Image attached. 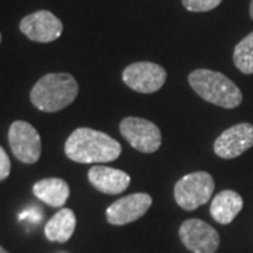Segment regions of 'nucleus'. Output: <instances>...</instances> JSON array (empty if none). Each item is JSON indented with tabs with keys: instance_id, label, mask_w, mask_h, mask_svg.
Segmentation results:
<instances>
[{
	"instance_id": "412c9836",
	"label": "nucleus",
	"mask_w": 253,
	"mask_h": 253,
	"mask_svg": "<svg viewBox=\"0 0 253 253\" xmlns=\"http://www.w3.org/2000/svg\"><path fill=\"white\" fill-rule=\"evenodd\" d=\"M0 253H9V252H7V251H6L4 248H1V246H0Z\"/></svg>"
},
{
	"instance_id": "4468645a",
	"label": "nucleus",
	"mask_w": 253,
	"mask_h": 253,
	"mask_svg": "<svg viewBox=\"0 0 253 253\" xmlns=\"http://www.w3.org/2000/svg\"><path fill=\"white\" fill-rule=\"evenodd\" d=\"M37 199L44 201L51 207H62L71 196L68 183L58 177H49L37 181L33 187Z\"/></svg>"
},
{
	"instance_id": "39448f33",
	"label": "nucleus",
	"mask_w": 253,
	"mask_h": 253,
	"mask_svg": "<svg viewBox=\"0 0 253 253\" xmlns=\"http://www.w3.org/2000/svg\"><path fill=\"white\" fill-rule=\"evenodd\" d=\"M120 132L134 149L152 154L162 144L161 129L152 121L139 117H126L120 123Z\"/></svg>"
},
{
	"instance_id": "423d86ee",
	"label": "nucleus",
	"mask_w": 253,
	"mask_h": 253,
	"mask_svg": "<svg viewBox=\"0 0 253 253\" xmlns=\"http://www.w3.org/2000/svg\"><path fill=\"white\" fill-rule=\"evenodd\" d=\"M166 78V71L154 62L131 63L123 72V81L129 89L146 94L159 90L165 84Z\"/></svg>"
},
{
	"instance_id": "6e6552de",
	"label": "nucleus",
	"mask_w": 253,
	"mask_h": 253,
	"mask_svg": "<svg viewBox=\"0 0 253 253\" xmlns=\"http://www.w3.org/2000/svg\"><path fill=\"white\" fill-rule=\"evenodd\" d=\"M179 235L183 245L193 253H215L219 246L217 231L197 218L184 221L180 225Z\"/></svg>"
},
{
	"instance_id": "ddd939ff",
	"label": "nucleus",
	"mask_w": 253,
	"mask_h": 253,
	"mask_svg": "<svg viewBox=\"0 0 253 253\" xmlns=\"http://www.w3.org/2000/svg\"><path fill=\"white\" fill-rule=\"evenodd\" d=\"M244 208V199L234 190H224L218 193L211 201V217L221 225L231 224Z\"/></svg>"
},
{
	"instance_id": "f03ea898",
	"label": "nucleus",
	"mask_w": 253,
	"mask_h": 253,
	"mask_svg": "<svg viewBox=\"0 0 253 253\" xmlns=\"http://www.w3.org/2000/svg\"><path fill=\"white\" fill-rule=\"evenodd\" d=\"M79 84L69 73H48L37 82L30 99L37 109L45 113L61 111L78 97Z\"/></svg>"
},
{
	"instance_id": "dca6fc26",
	"label": "nucleus",
	"mask_w": 253,
	"mask_h": 253,
	"mask_svg": "<svg viewBox=\"0 0 253 253\" xmlns=\"http://www.w3.org/2000/svg\"><path fill=\"white\" fill-rule=\"evenodd\" d=\"M234 63L245 75L253 73V33L248 34L236 44L234 49Z\"/></svg>"
},
{
	"instance_id": "1a4fd4ad",
	"label": "nucleus",
	"mask_w": 253,
	"mask_h": 253,
	"mask_svg": "<svg viewBox=\"0 0 253 253\" xmlns=\"http://www.w3.org/2000/svg\"><path fill=\"white\" fill-rule=\"evenodd\" d=\"M20 30L36 42H52L62 34V21L48 10L31 13L20 21Z\"/></svg>"
},
{
	"instance_id": "7ed1b4c3",
	"label": "nucleus",
	"mask_w": 253,
	"mask_h": 253,
	"mask_svg": "<svg viewBox=\"0 0 253 253\" xmlns=\"http://www.w3.org/2000/svg\"><path fill=\"white\" fill-rule=\"evenodd\" d=\"M193 90L211 104L222 109H235L242 103V91L224 73L196 69L189 75Z\"/></svg>"
},
{
	"instance_id": "9b49d317",
	"label": "nucleus",
	"mask_w": 253,
	"mask_h": 253,
	"mask_svg": "<svg viewBox=\"0 0 253 253\" xmlns=\"http://www.w3.org/2000/svg\"><path fill=\"white\" fill-rule=\"evenodd\" d=\"M152 206V197L146 193H134L114 201L106 211L107 221L111 225H126L134 222Z\"/></svg>"
},
{
	"instance_id": "a211bd4d",
	"label": "nucleus",
	"mask_w": 253,
	"mask_h": 253,
	"mask_svg": "<svg viewBox=\"0 0 253 253\" xmlns=\"http://www.w3.org/2000/svg\"><path fill=\"white\" fill-rule=\"evenodd\" d=\"M10 168H11V163L6 151L0 146V181L7 179V176L10 174Z\"/></svg>"
},
{
	"instance_id": "f8f14e48",
	"label": "nucleus",
	"mask_w": 253,
	"mask_h": 253,
	"mask_svg": "<svg viewBox=\"0 0 253 253\" xmlns=\"http://www.w3.org/2000/svg\"><path fill=\"white\" fill-rule=\"evenodd\" d=\"M87 177L91 186L104 194H120L129 186L131 181L129 174L126 172L103 165L90 168Z\"/></svg>"
},
{
	"instance_id": "9d476101",
	"label": "nucleus",
	"mask_w": 253,
	"mask_h": 253,
	"mask_svg": "<svg viewBox=\"0 0 253 253\" xmlns=\"http://www.w3.org/2000/svg\"><path fill=\"white\" fill-rule=\"evenodd\" d=\"M253 146V126L241 123L225 129L214 142V152L222 159H234Z\"/></svg>"
},
{
	"instance_id": "6ab92c4d",
	"label": "nucleus",
	"mask_w": 253,
	"mask_h": 253,
	"mask_svg": "<svg viewBox=\"0 0 253 253\" xmlns=\"http://www.w3.org/2000/svg\"><path fill=\"white\" fill-rule=\"evenodd\" d=\"M24 218H31V221H40L41 219V212L38 208H30L26 210L23 214H20V219H24Z\"/></svg>"
},
{
	"instance_id": "f3484780",
	"label": "nucleus",
	"mask_w": 253,
	"mask_h": 253,
	"mask_svg": "<svg viewBox=\"0 0 253 253\" xmlns=\"http://www.w3.org/2000/svg\"><path fill=\"white\" fill-rule=\"evenodd\" d=\"M181 1H183V6L189 11L203 13V11H210L218 7L222 0H181Z\"/></svg>"
},
{
	"instance_id": "2eb2a0df",
	"label": "nucleus",
	"mask_w": 253,
	"mask_h": 253,
	"mask_svg": "<svg viewBox=\"0 0 253 253\" xmlns=\"http://www.w3.org/2000/svg\"><path fill=\"white\" fill-rule=\"evenodd\" d=\"M75 228H76L75 212L71 208H62L46 222L44 234L48 241L65 244L72 238Z\"/></svg>"
},
{
	"instance_id": "0eeeda50",
	"label": "nucleus",
	"mask_w": 253,
	"mask_h": 253,
	"mask_svg": "<svg viewBox=\"0 0 253 253\" xmlns=\"http://www.w3.org/2000/svg\"><path fill=\"white\" fill-rule=\"evenodd\" d=\"M9 144L20 162L36 163L41 156V138L30 123L14 121L10 126Z\"/></svg>"
},
{
	"instance_id": "4be33fe9",
	"label": "nucleus",
	"mask_w": 253,
	"mask_h": 253,
	"mask_svg": "<svg viewBox=\"0 0 253 253\" xmlns=\"http://www.w3.org/2000/svg\"><path fill=\"white\" fill-rule=\"evenodd\" d=\"M0 42H1V34H0Z\"/></svg>"
},
{
	"instance_id": "aec40b11",
	"label": "nucleus",
	"mask_w": 253,
	"mask_h": 253,
	"mask_svg": "<svg viewBox=\"0 0 253 253\" xmlns=\"http://www.w3.org/2000/svg\"><path fill=\"white\" fill-rule=\"evenodd\" d=\"M249 16L253 20V0H251V6H249Z\"/></svg>"
},
{
	"instance_id": "20e7f679",
	"label": "nucleus",
	"mask_w": 253,
	"mask_h": 253,
	"mask_svg": "<svg viewBox=\"0 0 253 253\" xmlns=\"http://www.w3.org/2000/svg\"><path fill=\"white\" fill-rule=\"evenodd\" d=\"M215 189L212 176L207 172H193L174 184V200L186 211H193L211 200Z\"/></svg>"
},
{
	"instance_id": "f257e3e1",
	"label": "nucleus",
	"mask_w": 253,
	"mask_h": 253,
	"mask_svg": "<svg viewBox=\"0 0 253 253\" xmlns=\"http://www.w3.org/2000/svg\"><path fill=\"white\" fill-rule=\"evenodd\" d=\"M121 145L107 134L91 128L75 129L65 144L66 156L78 163H107L118 159Z\"/></svg>"
}]
</instances>
